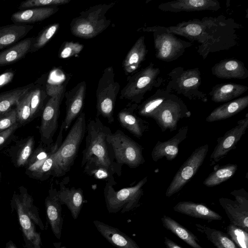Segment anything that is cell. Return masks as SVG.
I'll use <instances>...</instances> for the list:
<instances>
[{"mask_svg":"<svg viewBox=\"0 0 248 248\" xmlns=\"http://www.w3.org/2000/svg\"><path fill=\"white\" fill-rule=\"evenodd\" d=\"M33 37H28L0 51V67L14 63L30 52Z\"/></svg>","mask_w":248,"mask_h":248,"instance_id":"30","label":"cell"},{"mask_svg":"<svg viewBox=\"0 0 248 248\" xmlns=\"http://www.w3.org/2000/svg\"><path fill=\"white\" fill-rule=\"evenodd\" d=\"M248 127V113L237 121V124L219 137L217 143L210 155L211 165L219 162L229 153L236 148L237 143L246 133Z\"/></svg>","mask_w":248,"mask_h":248,"instance_id":"16","label":"cell"},{"mask_svg":"<svg viewBox=\"0 0 248 248\" xmlns=\"http://www.w3.org/2000/svg\"><path fill=\"white\" fill-rule=\"evenodd\" d=\"M168 82L166 89L170 93L182 94L191 100L207 101L206 94L199 90L202 84L201 72L198 68L185 70L177 67L168 75Z\"/></svg>","mask_w":248,"mask_h":248,"instance_id":"8","label":"cell"},{"mask_svg":"<svg viewBox=\"0 0 248 248\" xmlns=\"http://www.w3.org/2000/svg\"><path fill=\"white\" fill-rule=\"evenodd\" d=\"M173 209L176 212L209 221L221 220L222 219L221 216L206 206L192 202H180Z\"/></svg>","mask_w":248,"mask_h":248,"instance_id":"27","label":"cell"},{"mask_svg":"<svg viewBox=\"0 0 248 248\" xmlns=\"http://www.w3.org/2000/svg\"><path fill=\"white\" fill-rule=\"evenodd\" d=\"M148 53L145 37L141 36L136 41L124 60L122 66L126 75H131L138 71L144 61Z\"/></svg>","mask_w":248,"mask_h":248,"instance_id":"26","label":"cell"},{"mask_svg":"<svg viewBox=\"0 0 248 248\" xmlns=\"http://www.w3.org/2000/svg\"><path fill=\"white\" fill-rule=\"evenodd\" d=\"M209 151L208 144L194 150L181 166L168 187L165 195L170 197L180 191L191 180L202 165Z\"/></svg>","mask_w":248,"mask_h":248,"instance_id":"13","label":"cell"},{"mask_svg":"<svg viewBox=\"0 0 248 248\" xmlns=\"http://www.w3.org/2000/svg\"><path fill=\"white\" fill-rule=\"evenodd\" d=\"M59 9L58 6H53L19 10L11 15V20L14 24L30 25L47 19L57 13Z\"/></svg>","mask_w":248,"mask_h":248,"instance_id":"25","label":"cell"},{"mask_svg":"<svg viewBox=\"0 0 248 248\" xmlns=\"http://www.w3.org/2000/svg\"><path fill=\"white\" fill-rule=\"evenodd\" d=\"M60 24L53 23L43 29L36 37H33L30 52H35L43 48L57 32Z\"/></svg>","mask_w":248,"mask_h":248,"instance_id":"38","label":"cell"},{"mask_svg":"<svg viewBox=\"0 0 248 248\" xmlns=\"http://www.w3.org/2000/svg\"><path fill=\"white\" fill-rule=\"evenodd\" d=\"M71 0H26L21 2L18 7L19 10L35 7L58 6L68 3Z\"/></svg>","mask_w":248,"mask_h":248,"instance_id":"42","label":"cell"},{"mask_svg":"<svg viewBox=\"0 0 248 248\" xmlns=\"http://www.w3.org/2000/svg\"><path fill=\"white\" fill-rule=\"evenodd\" d=\"M115 4V2L98 4L81 12L70 23V29L72 34L88 39L102 32L111 24L106 14Z\"/></svg>","mask_w":248,"mask_h":248,"instance_id":"4","label":"cell"},{"mask_svg":"<svg viewBox=\"0 0 248 248\" xmlns=\"http://www.w3.org/2000/svg\"><path fill=\"white\" fill-rule=\"evenodd\" d=\"M33 146V139L29 138L21 149L17 159L18 166L24 165L27 162L32 152Z\"/></svg>","mask_w":248,"mask_h":248,"instance_id":"44","label":"cell"},{"mask_svg":"<svg viewBox=\"0 0 248 248\" xmlns=\"http://www.w3.org/2000/svg\"><path fill=\"white\" fill-rule=\"evenodd\" d=\"M191 113L183 101L172 93L153 113V119L162 132L173 131L177 129L180 120L191 116Z\"/></svg>","mask_w":248,"mask_h":248,"instance_id":"12","label":"cell"},{"mask_svg":"<svg viewBox=\"0 0 248 248\" xmlns=\"http://www.w3.org/2000/svg\"><path fill=\"white\" fill-rule=\"evenodd\" d=\"M93 223L99 232L117 248H140L137 243L118 229L97 220Z\"/></svg>","mask_w":248,"mask_h":248,"instance_id":"24","label":"cell"},{"mask_svg":"<svg viewBox=\"0 0 248 248\" xmlns=\"http://www.w3.org/2000/svg\"><path fill=\"white\" fill-rule=\"evenodd\" d=\"M32 25L13 24L0 26V50L21 40L33 29Z\"/></svg>","mask_w":248,"mask_h":248,"instance_id":"29","label":"cell"},{"mask_svg":"<svg viewBox=\"0 0 248 248\" xmlns=\"http://www.w3.org/2000/svg\"><path fill=\"white\" fill-rule=\"evenodd\" d=\"M84 46L78 42L66 41L62 43L59 51L60 59H65L79 54Z\"/></svg>","mask_w":248,"mask_h":248,"instance_id":"43","label":"cell"},{"mask_svg":"<svg viewBox=\"0 0 248 248\" xmlns=\"http://www.w3.org/2000/svg\"><path fill=\"white\" fill-rule=\"evenodd\" d=\"M164 244L166 248H183L176 243L167 237H164Z\"/></svg>","mask_w":248,"mask_h":248,"instance_id":"49","label":"cell"},{"mask_svg":"<svg viewBox=\"0 0 248 248\" xmlns=\"http://www.w3.org/2000/svg\"><path fill=\"white\" fill-rule=\"evenodd\" d=\"M86 91V83L82 81L69 91L65 92L66 115L61 124L64 130L69 128L73 121L81 113Z\"/></svg>","mask_w":248,"mask_h":248,"instance_id":"17","label":"cell"},{"mask_svg":"<svg viewBox=\"0 0 248 248\" xmlns=\"http://www.w3.org/2000/svg\"><path fill=\"white\" fill-rule=\"evenodd\" d=\"M14 203L26 245L29 248H41V235L35 225L41 230L45 228L37 209L33 204L31 197L27 193L16 195Z\"/></svg>","mask_w":248,"mask_h":248,"instance_id":"7","label":"cell"},{"mask_svg":"<svg viewBox=\"0 0 248 248\" xmlns=\"http://www.w3.org/2000/svg\"><path fill=\"white\" fill-rule=\"evenodd\" d=\"M241 26L223 16L193 19L167 27L173 34L200 44L198 52L203 59L211 53L227 50L236 45V31Z\"/></svg>","mask_w":248,"mask_h":248,"instance_id":"1","label":"cell"},{"mask_svg":"<svg viewBox=\"0 0 248 248\" xmlns=\"http://www.w3.org/2000/svg\"><path fill=\"white\" fill-rule=\"evenodd\" d=\"M160 75V69L150 62L146 67L128 77L120 98L139 105L147 92L162 84L163 79Z\"/></svg>","mask_w":248,"mask_h":248,"instance_id":"6","label":"cell"},{"mask_svg":"<svg viewBox=\"0 0 248 248\" xmlns=\"http://www.w3.org/2000/svg\"><path fill=\"white\" fill-rule=\"evenodd\" d=\"M148 177L146 176L135 186L124 187L118 191L114 188V186L117 184L114 177L106 182L104 194L108 213L120 212L123 214L137 208L143 194V187Z\"/></svg>","mask_w":248,"mask_h":248,"instance_id":"5","label":"cell"},{"mask_svg":"<svg viewBox=\"0 0 248 248\" xmlns=\"http://www.w3.org/2000/svg\"><path fill=\"white\" fill-rule=\"evenodd\" d=\"M120 89L112 66L107 67L103 72L96 91V116L104 117L109 124L114 121V108Z\"/></svg>","mask_w":248,"mask_h":248,"instance_id":"11","label":"cell"},{"mask_svg":"<svg viewBox=\"0 0 248 248\" xmlns=\"http://www.w3.org/2000/svg\"><path fill=\"white\" fill-rule=\"evenodd\" d=\"M55 153L51 154L46 159L40 168L35 171L37 176L42 177L51 174L54 163V155Z\"/></svg>","mask_w":248,"mask_h":248,"instance_id":"46","label":"cell"},{"mask_svg":"<svg viewBox=\"0 0 248 248\" xmlns=\"http://www.w3.org/2000/svg\"><path fill=\"white\" fill-rule=\"evenodd\" d=\"M12 72H7L0 76V87L11 81L13 78Z\"/></svg>","mask_w":248,"mask_h":248,"instance_id":"48","label":"cell"},{"mask_svg":"<svg viewBox=\"0 0 248 248\" xmlns=\"http://www.w3.org/2000/svg\"><path fill=\"white\" fill-rule=\"evenodd\" d=\"M166 89H159L151 96L138 105L137 113L138 115L151 118L156 109L171 94Z\"/></svg>","mask_w":248,"mask_h":248,"instance_id":"33","label":"cell"},{"mask_svg":"<svg viewBox=\"0 0 248 248\" xmlns=\"http://www.w3.org/2000/svg\"><path fill=\"white\" fill-rule=\"evenodd\" d=\"M107 140L112 147L115 161L120 166L126 165L135 169L145 162L143 148L122 130L109 133Z\"/></svg>","mask_w":248,"mask_h":248,"instance_id":"10","label":"cell"},{"mask_svg":"<svg viewBox=\"0 0 248 248\" xmlns=\"http://www.w3.org/2000/svg\"><path fill=\"white\" fill-rule=\"evenodd\" d=\"M6 248H17L12 242L10 241L8 243H7Z\"/></svg>","mask_w":248,"mask_h":248,"instance_id":"50","label":"cell"},{"mask_svg":"<svg viewBox=\"0 0 248 248\" xmlns=\"http://www.w3.org/2000/svg\"><path fill=\"white\" fill-rule=\"evenodd\" d=\"M17 113L16 108H12L10 111L0 117V131L7 129L16 123Z\"/></svg>","mask_w":248,"mask_h":248,"instance_id":"45","label":"cell"},{"mask_svg":"<svg viewBox=\"0 0 248 248\" xmlns=\"http://www.w3.org/2000/svg\"><path fill=\"white\" fill-rule=\"evenodd\" d=\"M236 164H228L222 166L216 165L214 170L204 180L203 185L207 187L219 185L232 177L237 170Z\"/></svg>","mask_w":248,"mask_h":248,"instance_id":"36","label":"cell"},{"mask_svg":"<svg viewBox=\"0 0 248 248\" xmlns=\"http://www.w3.org/2000/svg\"><path fill=\"white\" fill-rule=\"evenodd\" d=\"M64 86L58 93L50 97L45 105L42 114L40 133L42 141L50 144L57 130L61 102L65 93Z\"/></svg>","mask_w":248,"mask_h":248,"instance_id":"15","label":"cell"},{"mask_svg":"<svg viewBox=\"0 0 248 248\" xmlns=\"http://www.w3.org/2000/svg\"><path fill=\"white\" fill-rule=\"evenodd\" d=\"M46 214L52 232L55 237L60 239L61 237L63 225L62 215V204L57 195V190L51 187L49 195L45 200Z\"/></svg>","mask_w":248,"mask_h":248,"instance_id":"21","label":"cell"},{"mask_svg":"<svg viewBox=\"0 0 248 248\" xmlns=\"http://www.w3.org/2000/svg\"><path fill=\"white\" fill-rule=\"evenodd\" d=\"M47 95L46 86L34 84L31 90V118L42 108Z\"/></svg>","mask_w":248,"mask_h":248,"instance_id":"39","label":"cell"},{"mask_svg":"<svg viewBox=\"0 0 248 248\" xmlns=\"http://www.w3.org/2000/svg\"><path fill=\"white\" fill-rule=\"evenodd\" d=\"M34 86L32 83L0 93V117L10 111Z\"/></svg>","mask_w":248,"mask_h":248,"instance_id":"34","label":"cell"},{"mask_svg":"<svg viewBox=\"0 0 248 248\" xmlns=\"http://www.w3.org/2000/svg\"><path fill=\"white\" fill-rule=\"evenodd\" d=\"M212 74L225 79H245L248 77V70L241 61L234 58L221 60L211 68Z\"/></svg>","mask_w":248,"mask_h":248,"instance_id":"23","label":"cell"},{"mask_svg":"<svg viewBox=\"0 0 248 248\" xmlns=\"http://www.w3.org/2000/svg\"><path fill=\"white\" fill-rule=\"evenodd\" d=\"M248 106V95L227 102L215 108L205 121L212 123L228 119L242 111Z\"/></svg>","mask_w":248,"mask_h":248,"instance_id":"28","label":"cell"},{"mask_svg":"<svg viewBox=\"0 0 248 248\" xmlns=\"http://www.w3.org/2000/svg\"><path fill=\"white\" fill-rule=\"evenodd\" d=\"M31 89L19 99L16 105L17 120L21 123H24L31 118Z\"/></svg>","mask_w":248,"mask_h":248,"instance_id":"41","label":"cell"},{"mask_svg":"<svg viewBox=\"0 0 248 248\" xmlns=\"http://www.w3.org/2000/svg\"><path fill=\"white\" fill-rule=\"evenodd\" d=\"M18 124L16 123L10 128L0 132V146L5 142L10 135L18 128Z\"/></svg>","mask_w":248,"mask_h":248,"instance_id":"47","label":"cell"},{"mask_svg":"<svg viewBox=\"0 0 248 248\" xmlns=\"http://www.w3.org/2000/svg\"><path fill=\"white\" fill-rule=\"evenodd\" d=\"M57 195L61 204L65 205L70 210L73 218L77 219L84 202L82 189L80 187H67L64 181H62L60 183Z\"/></svg>","mask_w":248,"mask_h":248,"instance_id":"22","label":"cell"},{"mask_svg":"<svg viewBox=\"0 0 248 248\" xmlns=\"http://www.w3.org/2000/svg\"><path fill=\"white\" fill-rule=\"evenodd\" d=\"M226 230L238 248H248V232L232 223L227 226Z\"/></svg>","mask_w":248,"mask_h":248,"instance_id":"40","label":"cell"},{"mask_svg":"<svg viewBox=\"0 0 248 248\" xmlns=\"http://www.w3.org/2000/svg\"><path fill=\"white\" fill-rule=\"evenodd\" d=\"M163 226L192 248H203L198 238L191 232L171 217L163 215L161 218Z\"/></svg>","mask_w":248,"mask_h":248,"instance_id":"32","label":"cell"},{"mask_svg":"<svg viewBox=\"0 0 248 248\" xmlns=\"http://www.w3.org/2000/svg\"><path fill=\"white\" fill-rule=\"evenodd\" d=\"M1 132V131H0V132Z\"/></svg>","mask_w":248,"mask_h":248,"instance_id":"52","label":"cell"},{"mask_svg":"<svg viewBox=\"0 0 248 248\" xmlns=\"http://www.w3.org/2000/svg\"><path fill=\"white\" fill-rule=\"evenodd\" d=\"M195 226L216 248H238L227 233L199 224H195Z\"/></svg>","mask_w":248,"mask_h":248,"instance_id":"35","label":"cell"},{"mask_svg":"<svg viewBox=\"0 0 248 248\" xmlns=\"http://www.w3.org/2000/svg\"><path fill=\"white\" fill-rule=\"evenodd\" d=\"M158 9L164 12L217 11L221 8L217 0H177L160 4Z\"/></svg>","mask_w":248,"mask_h":248,"instance_id":"20","label":"cell"},{"mask_svg":"<svg viewBox=\"0 0 248 248\" xmlns=\"http://www.w3.org/2000/svg\"><path fill=\"white\" fill-rule=\"evenodd\" d=\"M188 130V126L185 125L180 128L178 132L169 140L165 141L158 140L151 152L153 161L157 162L163 157L169 161L175 158L179 153V144L187 137Z\"/></svg>","mask_w":248,"mask_h":248,"instance_id":"19","label":"cell"},{"mask_svg":"<svg viewBox=\"0 0 248 248\" xmlns=\"http://www.w3.org/2000/svg\"><path fill=\"white\" fill-rule=\"evenodd\" d=\"M138 105L128 103L126 107L119 112L117 119L122 127L140 139L148 130L149 124L138 115L137 109Z\"/></svg>","mask_w":248,"mask_h":248,"instance_id":"18","label":"cell"},{"mask_svg":"<svg viewBox=\"0 0 248 248\" xmlns=\"http://www.w3.org/2000/svg\"><path fill=\"white\" fill-rule=\"evenodd\" d=\"M84 167V172L98 180L108 181L113 177L114 171L103 164L93 161L87 162Z\"/></svg>","mask_w":248,"mask_h":248,"instance_id":"37","label":"cell"},{"mask_svg":"<svg viewBox=\"0 0 248 248\" xmlns=\"http://www.w3.org/2000/svg\"><path fill=\"white\" fill-rule=\"evenodd\" d=\"M235 200L227 198L219 199L231 223L248 232V193L244 188L235 189L231 192Z\"/></svg>","mask_w":248,"mask_h":248,"instance_id":"14","label":"cell"},{"mask_svg":"<svg viewBox=\"0 0 248 248\" xmlns=\"http://www.w3.org/2000/svg\"><path fill=\"white\" fill-rule=\"evenodd\" d=\"M142 30L153 33L155 57L162 61L170 62L178 59L192 46L191 42L178 38L166 27L155 26L143 28Z\"/></svg>","mask_w":248,"mask_h":248,"instance_id":"9","label":"cell"},{"mask_svg":"<svg viewBox=\"0 0 248 248\" xmlns=\"http://www.w3.org/2000/svg\"><path fill=\"white\" fill-rule=\"evenodd\" d=\"M248 89L244 85L236 83H221L214 86L209 94L215 103L227 102L238 97Z\"/></svg>","mask_w":248,"mask_h":248,"instance_id":"31","label":"cell"},{"mask_svg":"<svg viewBox=\"0 0 248 248\" xmlns=\"http://www.w3.org/2000/svg\"><path fill=\"white\" fill-rule=\"evenodd\" d=\"M87 129L81 167L88 161H93L108 167L120 176L122 166L115 161L112 147L107 140L108 135L112 132L111 129L98 116L89 122Z\"/></svg>","mask_w":248,"mask_h":248,"instance_id":"2","label":"cell"},{"mask_svg":"<svg viewBox=\"0 0 248 248\" xmlns=\"http://www.w3.org/2000/svg\"><path fill=\"white\" fill-rule=\"evenodd\" d=\"M85 114L81 112L77 118L65 139L54 155L51 174L61 177L68 172L77 157L86 130Z\"/></svg>","mask_w":248,"mask_h":248,"instance_id":"3","label":"cell"},{"mask_svg":"<svg viewBox=\"0 0 248 248\" xmlns=\"http://www.w3.org/2000/svg\"><path fill=\"white\" fill-rule=\"evenodd\" d=\"M66 248V247H65V246H63V247H61V248Z\"/></svg>","mask_w":248,"mask_h":248,"instance_id":"51","label":"cell"}]
</instances>
